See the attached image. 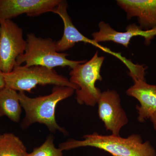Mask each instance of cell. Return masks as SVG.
<instances>
[{"label": "cell", "instance_id": "cell-1", "mask_svg": "<svg viewBox=\"0 0 156 156\" xmlns=\"http://www.w3.org/2000/svg\"><path fill=\"white\" fill-rule=\"evenodd\" d=\"M82 140L70 139L60 144L62 151L91 147L100 149L112 156H156V151L150 141L144 142L141 136L132 134L126 138L120 136L103 135L94 132L83 136Z\"/></svg>", "mask_w": 156, "mask_h": 156}, {"label": "cell", "instance_id": "cell-2", "mask_svg": "<svg viewBox=\"0 0 156 156\" xmlns=\"http://www.w3.org/2000/svg\"><path fill=\"white\" fill-rule=\"evenodd\" d=\"M75 91L70 87L55 86L49 95L36 98L28 97L24 92H18L20 105L25 112L22 128L39 123L45 125L51 132L58 131L66 134V131L56 122V107L61 101L71 97Z\"/></svg>", "mask_w": 156, "mask_h": 156}, {"label": "cell", "instance_id": "cell-3", "mask_svg": "<svg viewBox=\"0 0 156 156\" xmlns=\"http://www.w3.org/2000/svg\"><path fill=\"white\" fill-rule=\"evenodd\" d=\"M24 53L17 57L16 66L25 63L26 66H41L53 69L57 66H68L71 69L87 60L75 61L68 59L67 53H59L56 50V41L53 39L37 37L28 34Z\"/></svg>", "mask_w": 156, "mask_h": 156}, {"label": "cell", "instance_id": "cell-4", "mask_svg": "<svg viewBox=\"0 0 156 156\" xmlns=\"http://www.w3.org/2000/svg\"><path fill=\"white\" fill-rule=\"evenodd\" d=\"M4 75L5 87L19 92H31L39 85H53L78 89L68 78L58 74L54 69L44 66H16L11 72Z\"/></svg>", "mask_w": 156, "mask_h": 156}, {"label": "cell", "instance_id": "cell-5", "mask_svg": "<svg viewBox=\"0 0 156 156\" xmlns=\"http://www.w3.org/2000/svg\"><path fill=\"white\" fill-rule=\"evenodd\" d=\"M104 59L96 51L90 60L77 65L70 72V82L78 87L76 98L79 104L94 107L97 103L101 92L95 83L102 80L101 69Z\"/></svg>", "mask_w": 156, "mask_h": 156}, {"label": "cell", "instance_id": "cell-6", "mask_svg": "<svg viewBox=\"0 0 156 156\" xmlns=\"http://www.w3.org/2000/svg\"><path fill=\"white\" fill-rule=\"evenodd\" d=\"M26 45L22 28L17 23L11 20L0 23V70L3 73L13 70L17 57L25 52Z\"/></svg>", "mask_w": 156, "mask_h": 156}, {"label": "cell", "instance_id": "cell-7", "mask_svg": "<svg viewBox=\"0 0 156 156\" xmlns=\"http://www.w3.org/2000/svg\"><path fill=\"white\" fill-rule=\"evenodd\" d=\"M98 114L106 130L112 134L120 136V132L128 119L121 105L119 95L115 90L101 92L97 102Z\"/></svg>", "mask_w": 156, "mask_h": 156}, {"label": "cell", "instance_id": "cell-8", "mask_svg": "<svg viewBox=\"0 0 156 156\" xmlns=\"http://www.w3.org/2000/svg\"><path fill=\"white\" fill-rule=\"evenodd\" d=\"M61 0H0V23L22 14L29 17L53 12Z\"/></svg>", "mask_w": 156, "mask_h": 156}, {"label": "cell", "instance_id": "cell-9", "mask_svg": "<svg viewBox=\"0 0 156 156\" xmlns=\"http://www.w3.org/2000/svg\"><path fill=\"white\" fill-rule=\"evenodd\" d=\"M68 5L66 1L61 0L53 13L58 14L61 17L64 24V32L61 39L56 41L57 52L62 53L73 48L76 43L83 42L90 44L99 48L101 50L119 58L121 56L120 53L112 51L110 49L104 47L92 39L88 38L81 33L74 25L70 17L68 14Z\"/></svg>", "mask_w": 156, "mask_h": 156}, {"label": "cell", "instance_id": "cell-10", "mask_svg": "<svg viewBox=\"0 0 156 156\" xmlns=\"http://www.w3.org/2000/svg\"><path fill=\"white\" fill-rule=\"evenodd\" d=\"M99 31L92 34L93 40L98 43L112 41L128 48L131 39L134 37H142L145 43L149 44L156 36V27L144 30L136 24H130L127 27L126 32L117 31L112 28L108 23L101 21L98 24Z\"/></svg>", "mask_w": 156, "mask_h": 156}, {"label": "cell", "instance_id": "cell-11", "mask_svg": "<svg viewBox=\"0 0 156 156\" xmlns=\"http://www.w3.org/2000/svg\"><path fill=\"white\" fill-rule=\"evenodd\" d=\"M117 3L128 19L136 17L142 29L156 27V0H118Z\"/></svg>", "mask_w": 156, "mask_h": 156}, {"label": "cell", "instance_id": "cell-12", "mask_svg": "<svg viewBox=\"0 0 156 156\" xmlns=\"http://www.w3.org/2000/svg\"><path fill=\"white\" fill-rule=\"evenodd\" d=\"M134 82V85L127 90L126 94L139 101L140 105L136 107L137 119L143 122L156 112V85L148 84L145 80Z\"/></svg>", "mask_w": 156, "mask_h": 156}, {"label": "cell", "instance_id": "cell-13", "mask_svg": "<svg viewBox=\"0 0 156 156\" xmlns=\"http://www.w3.org/2000/svg\"><path fill=\"white\" fill-rule=\"evenodd\" d=\"M22 112L18 93L5 87L0 89V117L6 116L14 122H18Z\"/></svg>", "mask_w": 156, "mask_h": 156}, {"label": "cell", "instance_id": "cell-14", "mask_svg": "<svg viewBox=\"0 0 156 156\" xmlns=\"http://www.w3.org/2000/svg\"><path fill=\"white\" fill-rule=\"evenodd\" d=\"M24 144L13 133L0 134V156H27Z\"/></svg>", "mask_w": 156, "mask_h": 156}, {"label": "cell", "instance_id": "cell-15", "mask_svg": "<svg viewBox=\"0 0 156 156\" xmlns=\"http://www.w3.org/2000/svg\"><path fill=\"white\" fill-rule=\"evenodd\" d=\"M62 151L59 148L55 147L53 136L50 135L41 145L35 148L27 156H63Z\"/></svg>", "mask_w": 156, "mask_h": 156}, {"label": "cell", "instance_id": "cell-16", "mask_svg": "<svg viewBox=\"0 0 156 156\" xmlns=\"http://www.w3.org/2000/svg\"><path fill=\"white\" fill-rule=\"evenodd\" d=\"M5 86L6 83L4 73L0 70V89L5 88Z\"/></svg>", "mask_w": 156, "mask_h": 156}, {"label": "cell", "instance_id": "cell-17", "mask_svg": "<svg viewBox=\"0 0 156 156\" xmlns=\"http://www.w3.org/2000/svg\"><path fill=\"white\" fill-rule=\"evenodd\" d=\"M150 119L153 125L154 129L156 130V112L151 116Z\"/></svg>", "mask_w": 156, "mask_h": 156}]
</instances>
